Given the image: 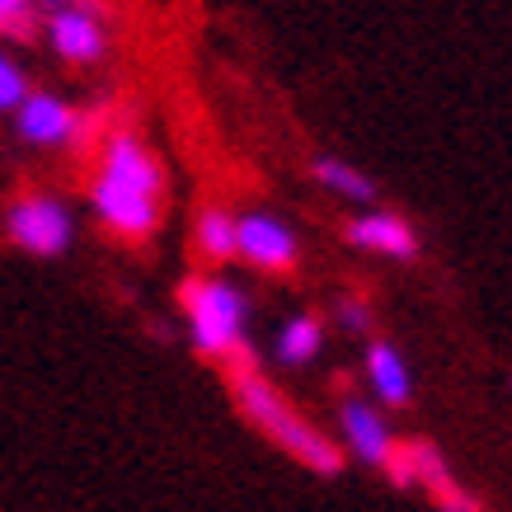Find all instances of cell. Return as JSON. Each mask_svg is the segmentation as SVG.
<instances>
[{
  "mask_svg": "<svg viewBox=\"0 0 512 512\" xmlns=\"http://www.w3.org/2000/svg\"><path fill=\"white\" fill-rule=\"evenodd\" d=\"M433 508L437 512H484V503L475 494H466V489H461V484L451 480V484H442V489H433Z\"/></svg>",
  "mask_w": 512,
  "mask_h": 512,
  "instance_id": "cell-18",
  "label": "cell"
},
{
  "mask_svg": "<svg viewBox=\"0 0 512 512\" xmlns=\"http://www.w3.org/2000/svg\"><path fill=\"white\" fill-rule=\"evenodd\" d=\"M386 475H390L395 489H428V494L456 480V475H451V461L437 451V442H428V437H409V442H400L395 456L386 461Z\"/></svg>",
  "mask_w": 512,
  "mask_h": 512,
  "instance_id": "cell-10",
  "label": "cell"
},
{
  "mask_svg": "<svg viewBox=\"0 0 512 512\" xmlns=\"http://www.w3.org/2000/svg\"><path fill=\"white\" fill-rule=\"evenodd\" d=\"M5 240L33 259H57L76 240V221L62 198L52 193H24L5 207Z\"/></svg>",
  "mask_w": 512,
  "mask_h": 512,
  "instance_id": "cell-4",
  "label": "cell"
},
{
  "mask_svg": "<svg viewBox=\"0 0 512 512\" xmlns=\"http://www.w3.org/2000/svg\"><path fill=\"white\" fill-rule=\"evenodd\" d=\"M311 179L325 188V193H334V198H343V202H357V207H376V198H381V188H376L372 174L357 170L353 160H343V156H315Z\"/></svg>",
  "mask_w": 512,
  "mask_h": 512,
  "instance_id": "cell-12",
  "label": "cell"
},
{
  "mask_svg": "<svg viewBox=\"0 0 512 512\" xmlns=\"http://www.w3.org/2000/svg\"><path fill=\"white\" fill-rule=\"evenodd\" d=\"M325 348V320L320 315H292L273 339V357L282 367H311Z\"/></svg>",
  "mask_w": 512,
  "mask_h": 512,
  "instance_id": "cell-13",
  "label": "cell"
},
{
  "mask_svg": "<svg viewBox=\"0 0 512 512\" xmlns=\"http://www.w3.org/2000/svg\"><path fill=\"white\" fill-rule=\"evenodd\" d=\"M343 240L353 249H367V254H381V259H400V264H409V259H419V231L409 226V217H400V212H386V207H362L348 226H343Z\"/></svg>",
  "mask_w": 512,
  "mask_h": 512,
  "instance_id": "cell-7",
  "label": "cell"
},
{
  "mask_svg": "<svg viewBox=\"0 0 512 512\" xmlns=\"http://www.w3.org/2000/svg\"><path fill=\"white\" fill-rule=\"evenodd\" d=\"M90 207L99 226L127 245H141L165 221V165L132 127H113L99 146L90 179Z\"/></svg>",
  "mask_w": 512,
  "mask_h": 512,
  "instance_id": "cell-1",
  "label": "cell"
},
{
  "mask_svg": "<svg viewBox=\"0 0 512 512\" xmlns=\"http://www.w3.org/2000/svg\"><path fill=\"white\" fill-rule=\"evenodd\" d=\"M339 433H343V447L376 470H386V461L395 456V447H400V437L390 433L386 414H381L376 404L357 400V395H343L339 400Z\"/></svg>",
  "mask_w": 512,
  "mask_h": 512,
  "instance_id": "cell-8",
  "label": "cell"
},
{
  "mask_svg": "<svg viewBox=\"0 0 512 512\" xmlns=\"http://www.w3.org/2000/svg\"><path fill=\"white\" fill-rule=\"evenodd\" d=\"M43 29L52 52L71 66H94L109 52V33H104L99 10H57V15H47Z\"/></svg>",
  "mask_w": 512,
  "mask_h": 512,
  "instance_id": "cell-9",
  "label": "cell"
},
{
  "mask_svg": "<svg viewBox=\"0 0 512 512\" xmlns=\"http://www.w3.org/2000/svg\"><path fill=\"white\" fill-rule=\"evenodd\" d=\"M226 376H231L235 409L245 414V423L264 437V442H273L282 456H292L296 466H306L311 475H325V480L343 475V447L339 442H329L306 414H296L292 400H287V395H282V390L249 362V357L231 362Z\"/></svg>",
  "mask_w": 512,
  "mask_h": 512,
  "instance_id": "cell-2",
  "label": "cell"
},
{
  "mask_svg": "<svg viewBox=\"0 0 512 512\" xmlns=\"http://www.w3.org/2000/svg\"><path fill=\"white\" fill-rule=\"evenodd\" d=\"M193 249L207 264H231L235 259V212L226 207H202L193 221Z\"/></svg>",
  "mask_w": 512,
  "mask_h": 512,
  "instance_id": "cell-14",
  "label": "cell"
},
{
  "mask_svg": "<svg viewBox=\"0 0 512 512\" xmlns=\"http://www.w3.org/2000/svg\"><path fill=\"white\" fill-rule=\"evenodd\" d=\"M362 372H367L372 395L381 404H390V409H404V404L414 400V372H409V357H404L390 339H367Z\"/></svg>",
  "mask_w": 512,
  "mask_h": 512,
  "instance_id": "cell-11",
  "label": "cell"
},
{
  "mask_svg": "<svg viewBox=\"0 0 512 512\" xmlns=\"http://www.w3.org/2000/svg\"><path fill=\"white\" fill-rule=\"evenodd\" d=\"M334 325H339L343 334H367V329H372V306L353 292L339 296V301H334Z\"/></svg>",
  "mask_w": 512,
  "mask_h": 512,
  "instance_id": "cell-16",
  "label": "cell"
},
{
  "mask_svg": "<svg viewBox=\"0 0 512 512\" xmlns=\"http://www.w3.org/2000/svg\"><path fill=\"white\" fill-rule=\"evenodd\" d=\"M179 311L188 325V343L193 353L207 362H240L249 357L245 329H249V296L235 287L231 278L217 273H193L179 282Z\"/></svg>",
  "mask_w": 512,
  "mask_h": 512,
  "instance_id": "cell-3",
  "label": "cell"
},
{
  "mask_svg": "<svg viewBox=\"0 0 512 512\" xmlns=\"http://www.w3.org/2000/svg\"><path fill=\"white\" fill-rule=\"evenodd\" d=\"M15 127L19 137L29 141V146H47V151H57V146H76L85 132H90V118L80 109H71L66 99L47 90H29L19 99L15 109Z\"/></svg>",
  "mask_w": 512,
  "mask_h": 512,
  "instance_id": "cell-6",
  "label": "cell"
},
{
  "mask_svg": "<svg viewBox=\"0 0 512 512\" xmlns=\"http://www.w3.org/2000/svg\"><path fill=\"white\" fill-rule=\"evenodd\" d=\"M38 15H57V10H99V0H33Z\"/></svg>",
  "mask_w": 512,
  "mask_h": 512,
  "instance_id": "cell-19",
  "label": "cell"
},
{
  "mask_svg": "<svg viewBox=\"0 0 512 512\" xmlns=\"http://www.w3.org/2000/svg\"><path fill=\"white\" fill-rule=\"evenodd\" d=\"M0 33L15 43H29L38 33V5L33 0H0Z\"/></svg>",
  "mask_w": 512,
  "mask_h": 512,
  "instance_id": "cell-15",
  "label": "cell"
},
{
  "mask_svg": "<svg viewBox=\"0 0 512 512\" xmlns=\"http://www.w3.org/2000/svg\"><path fill=\"white\" fill-rule=\"evenodd\" d=\"M235 259L259 268V273L287 278L301 264V240L273 212H245V217H235Z\"/></svg>",
  "mask_w": 512,
  "mask_h": 512,
  "instance_id": "cell-5",
  "label": "cell"
},
{
  "mask_svg": "<svg viewBox=\"0 0 512 512\" xmlns=\"http://www.w3.org/2000/svg\"><path fill=\"white\" fill-rule=\"evenodd\" d=\"M508 386H512V381H508Z\"/></svg>",
  "mask_w": 512,
  "mask_h": 512,
  "instance_id": "cell-20",
  "label": "cell"
},
{
  "mask_svg": "<svg viewBox=\"0 0 512 512\" xmlns=\"http://www.w3.org/2000/svg\"><path fill=\"white\" fill-rule=\"evenodd\" d=\"M29 94V80H24V71H19L5 52H0V113H15L19 99Z\"/></svg>",
  "mask_w": 512,
  "mask_h": 512,
  "instance_id": "cell-17",
  "label": "cell"
}]
</instances>
